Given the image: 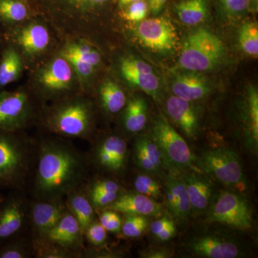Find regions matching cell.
I'll use <instances>...</instances> for the list:
<instances>
[{"mask_svg": "<svg viewBox=\"0 0 258 258\" xmlns=\"http://www.w3.org/2000/svg\"><path fill=\"white\" fill-rule=\"evenodd\" d=\"M35 13L55 30L60 40L81 38L92 42L105 53L102 40L104 16L111 0H28Z\"/></svg>", "mask_w": 258, "mask_h": 258, "instance_id": "7a4b0ae2", "label": "cell"}, {"mask_svg": "<svg viewBox=\"0 0 258 258\" xmlns=\"http://www.w3.org/2000/svg\"><path fill=\"white\" fill-rule=\"evenodd\" d=\"M5 44V40L4 35H3V31L2 30L1 27H0V52H1L2 49L4 46Z\"/></svg>", "mask_w": 258, "mask_h": 258, "instance_id": "7dc6e473", "label": "cell"}, {"mask_svg": "<svg viewBox=\"0 0 258 258\" xmlns=\"http://www.w3.org/2000/svg\"><path fill=\"white\" fill-rule=\"evenodd\" d=\"M98 221L101 225L106 229L107 232L114 234H119L121 232L122 220L120 213L110 210L104 209L100 214Z\"/></svg>", "mask_w": 258, "mask_h": 258, "instance_id": "ab89813d", "label": "cell"}, {"mask_svg": "<svg viewBox=\"0 0 258 258\" xmlns=\"http://www.w3.org/2000/svg\"><path fill=\"white\" fill-rule=\"evenodd\" d=\"M152 139L160 149L166 165L179 169L193 165V155L189 146L162 114L154 120Z\"/></svg>", "mask_w": 258, "mask_h": 258, "instance_id": "8fae6325", "label": "cell"}, {"mask_svg": "<svg viewBox=\"0 0 258 258\" xmlns=\"http://www.w3.org/2000/svg\"><path fill=\"white\" fill-rule=\"evenodd\" d=\"M106 209L114 210L122 215L159 216L162 210L154 200L138 192L122 191L118 198Z\"/></svg>", "mask_w": 258, "mask_h": 258, "instance_id": "603a6c76", "label": "cell"}, {"mask_svg": "<svg viewBox=\"0 0 258 258\" xmlns=\"http://www.w3.org/2000/svg\"><path fill=\"white\" fill-rule=\"evenodd\" d=\"M32 244L33 257L37 258L81 257L76 252L43 239L32 240Z\"/></svg>", "mask_w": 258, "mask_h": 258, "instance_id": "d6a6232c", "label": "cell"}, {"mask_svg": "<svg viewBox=\"0 0 258 258\" xmlns=\"http://www.w3.org/2000/svg\"><path fill=\"white\" fill-rule=\"evenodd\" d=\"M198 163L204 171L226 186H235L243 183L240 159L231 149L221 148L204 152Z\"/></svg>", "mask_w": 258, "mask_h": 258, "instance_id": "5bb4252c", "label": "cell"}, {"mask_svg": "<svg viewBox=\"0 0 258 258\" xmlns=\"http://www.w3.org/2000/svg\"><path fill=\"white\" fill-rule=\"evenodd\" d=\"M134 159L139 169L159 174L166 165L162 153L152 137L141 136L134 144Z\"/></svg>", "mask_w": 258, "mask_h": 258, "instance_id": "d4e9b609", "label": "cell"}, {"mask_svg": "<svg viewBox=\"0 0 258 258\" xmlns=\"http://www.w3.org/2000/svg\"><path fill=\"white\" fill-rule=\"evenodd\" d=\"M97 108L93 96L79 93L46 103L36 127L49 135L90 141L96 131Z\"/></svg>", "mask_w": 258, "mask_h": 258, "instance_id": "3957f363", "label": "cell"}, {"mask_svg": "<svg viewBox=\"0 0 258 258\" xmlns=\"http://www.w3.org/2000/svg\"><path fill=\"white\" fill-rule=\"evenodd\" d=\"M166 111L171 119L188 137L193 138L198 130V115L191 102L172 96L166 101Z\"/></svg>", "mask_w": 258, "mask_h": 258, "instance_id": "484cf974", "label": "cell"}, {"mask_svg": "<svg viewBox=\"0 0 258 258\" xmlns=\"http://www.w3.org/2000/svg\"><path fill=\"white\" fill-rule=\"evenodd\" d=\"M175 76L171 86L174 96L193 102L203 99L210 92L208 79L200 73L186 71Z\"/></svg>", "mask_w": 258, "mask_h": 258, "instance_id": "7402d4cb", "label": "cell"}, {"mask_svg": "<svg viewBox=\"0 0 258 258\" xmlns=\"http://www.w3.org/2000/svg\"><path fill=\"white\" fill-rule=\"evenodd\" d=\"M248 117L249 142L253 149L257 150L258 144V94L257 90L254 87L249 88L248 96Z\"/></svg>", "mask_w": 258, "mask_h": 258, "instance_id": "d590c367", "label": "cell"}, {"mask_svg": "<svg viewBox=\"0 0 258 258\" xmlns=\"http://www.w3.org/2000/svg\"><path fill=\"white\" fill-rule=\"evenodd\" d=\"M225 55L223 42L208 29L199 28L185 37L178 66L185 71L205 72L215 69Z\"/></svg>", "mask_w": 258, "mask_h": 258, "instance_id": "9c48e42d", "label": "cell"}, {"mask_svg": "<svg viewBox=\"0 0 258 258\" xmlns=\"http://www.w3.org/2000/svg\"><path fill=\"white\" fill-rule=\"evenodd\" d=\"M130 27L137 42L152 52L169 53L177 47V31L170 19L166 17L145 19Z\"/></svg>", "mask_w": 258, "mask_h": 258, "instance_id": "30bf717a", "label": "cell"}, {"mask_svg": "<svg viewBox=\"0 0 258 258\" xmlns=\"http://www.w3.org/2000/svg\"><path fill=\"white\" fill-rule=\"evenodd\" d=\"M33 257L31 237L23 235L0 244V258H30Z\"/></svg>", "mask_w": 258, "mask_h": 258, "instance_id": "1f68e13d", "label": "cell"}, {"mask_svg": "<svg viewBox=\"0 0 258 258\" xmlns=\"http://www.w3.org/2000/svg\"><path fill=\"white\" fill-rule=\"evenodd\" d=\"M189 248L197 255L209 258H235L240 254L234 241L214 235L197 237L190 242Z\"/></svg>", "mask_w": 258, "mask_h": 258, "instance_id": "44dd1931", "label": "cell"}, {"mask_svg": "<svg viewBox=\"0 0 258 258\" xmlns=\"http://www.w3.org/2000/svg\"><path fill=\"white\" fill-rule=\"evenodd\" d=\"M174 10L180 21L195 26L208 18V0H182L175 5Z\"/></svg>", "mask_w": 258, "mask_h": 258, "instance_id": "4dcf8cb0", "label": "cell"}, {"mask_svg": "<svg viewBox=\"0 0 258 258\" xmlns=\"http://www.w3.org/2000/svg\"><path fill=\"white\" fill-rule=\"evenodd\" d=\"M92 96L97 107L108 116L119 114L128 98L124 86L108 71L97 82Z\"/></svg>", "mask_w": 258, "mask_h": 258, "instance_id": "ac0fdd59", "label": "cell"}, {"mask_svg": "<svg viewBox=\"0 0 258 258\" xmlns=\"http://www.w3.org/2000/svg\"><path fill=\"white\" fill-rule=\"evenodd\" d=\"M239 43L244 53L257 58L258 56V26L255 22H247L241 27Z\"/></svg>", "mask_w": 258, "mask_h": 258, "instance_id": "836d02e7", "label": "cell"}, {"mask_svg": "<svg viewBox=\"0 0 258 258\" xmlns=\"http://www.w3.org/2000/svg\"><path fill=\"white\" fill-rule=\"evenodd\" d=\"M5 40L23 57L27 71L57 53L61 40L52 27L39 15L3 31Z\"/></svg>", "mask_w": 258, "mask_h": 258, "instance_id": "5b68a950", "label": "cell"}, {"mask_svg": "<svg viewBox=\"0 0 258 258\" xmlns=\"http://www.w3.org/2000/svg\"><path fill=\"white\" fill-rule=\"evenodd\" d=\"M149 5L146 0H139L118 10V18L128 24L129 26L137 25L147 18Z\"/></svg>", "mask_w": 258, "mask_h": 258, "instance_id": "e575fe53", "label": "cell"}, {"mask_svg": "<svg viewBox=\"0 0 258 258\" xmlns=\"http://www.w3.org/2000/svg\"><path fill=\"white\" fill-rule=\"evenodd\" d=\"M211 221L247 230L252 227V211L242 196L232 191L220 194L209 210Z\"/></svg>", "mask_w": 258, "mask_h": 258, "instance_id": "2e32d148", "label": "cell"}, {"mask_svg": "<svg viewBox=\"0 0 258 258\" xmlns=\"http://www.w3.org/2000/svg\"><path fill=\"white\" fill-rule=\"evenodd\" d=\"M37 15L28 0H0V27L9 30Z\"/></svg>", "mask_w": 258, "mask_h": 258, "instance_id": "f1b7e54d", "label": "cell"}, {"mask_svg": "<svg viewBox=\"0 0 258 258\" xmlns=\"http://www.w3.org/2000/svg\"><path fill=\"white\" fill-rule=\"evenodd\" d=\"M136 191L150 198H159L161 195V185L155 179L145 174H140L134 182Z\"/></svg>", "mask_w": 258, "mask_h": 258, "instance_id": "f35d334b", "label": "cell"}, {"mask_svg": "<svg viewBox=\"0 0 258 258\" xmlns=\"http://www.w3.org/2000/svg\"><path fill=\"white\" fill-rule=\"evenodd\" d=\"M25 71L26 66L22 56L12 44L5 42L0 52V90L19 81Z\"/></svg>", "mask_w": 258, "mask_h": 258, "instance_id": "4316f807", "label": "cell"}, {"mask_svg": "<svg viewBox=\"0 0 258 258\" xmlns=\"http://www.w3.org/2000/svg\"><path fill=\"white\" fill-rule=\"evenodd\" d=\"M84 190L88 197L101 195V194L120 195L123 191L121 186L116 181L108 178L94 180L84 188Z\"/></svg>", "mask_w": 258, "mask_h": 258, "instance_id": "74e56055", "label": "cell"}, {"mask_svg": "<svg viewBox=\"0 0 258 258\" xmlns=\"http://www.w3.org/2000/svg\"><path fill=\"white\" fill-rule=\"evenodd\" d=\"M174 225H175L174 222L169 217H161V218L158 219V220L152 222L150 226V231L152 235L156 237L159 233H161L162 231L165 230L166 229L169 228V227Z\"/></svg>", "mask_w": 258, "mask_h": 258, "instance_id": "7bdbcfd3", "label": "cell"}, {"mask_svg": "<svg viewBox=\"0 0 258 258\" xmlns=\"http://www.w3.org/2000/svg\"><path fill=\"white\" fill-rule=\"evenodd\" d=\"M37 140L25 132L0 130V189L24 191L30 182Z\"/></svg>", "mask_w": 258, "mask_h": 258, "instance_id": "277c9868", "label": "cell"}, {"mask_svg": "<svg viewBox=\"0 0 258 258\" xmlns=\"http://www.w3.org/2000/svg\"><path fill=\"white\" fill-rule=\"evenodd\" d=\"M28 73L27 84L44 103L82 93L72 66L57 52Z\"/></svg>", "mask_w": 258, "mask_h": 258, "instance_id": "8992f818", "label": "cell"}, {"mask_svg": "<svg viewBox=\"0 0 258 258\" xmlns=\"http://www.w3.org/2000/svg\"><path fill=\"white\" fill-rule=\"evenodd\" d=\"M68 211L64 198L30 202V225L32 240L42 237Z\"/></svg>", "mask_w": 258, "mask_h": 258, "instance_id": "e0dca14e", "label": "cell"}, {"mask_svg": "<svg viewBox=\"0 0 258 258\" xmlns=\"http://www.w3.org/2000/svg\"><path fill=\"white\" fill-rule=\"evenodd\" d=\"M107 231L97 219L90 224L84 232V239L94 247H101L107 240Z\"/></svg>", "mask_w": 258, "mask_h": 258, "instance_id": "60d3db41", "label": "cell"}, {"mask_svg": "<svg viewBox=\"0 0 258 258\" xmlns=\"http://www.w3.org/2000/svg\"><path fill=\"white\" fill-rule=\"evenodd\" d=\"M122 128L127 134L139 133L145 128L148 120V106L145 99L139 96H131L120 111Z\"/></svg>", "mask_w": 258, "mask_h": 258, "instance_id": "83f0119b", "label": "cell"}, {"mask_svg": "<svg viewBox=\"0 0 258 258\" xmlns=\"http://www.w3.org/2000/svg\"><path fill=\"white\" fill-rule=\"evenodd\" d=\"M166 2L167 0H148L149 9L153 15H157L160 13Z\"/></svg>", "mask_w": 258, "mask_h": 258, "instance_id": "ee69618b", "label": "cell"}, {"mask_svg": "<svg viewBox=\"0 0 258 258\" xmlns=\"http://www.w3.org/2000/svg\"><path fill=\"white\" fill-rule=\"evenodd\" d=\"M121 232L128 238H137L144 233L148 227V220L143 215H124Z\"/></svg>", "mask_w": 258, "mask_h": 258, "instance_id": "8d00e7d4", "label": "cell"}, {"mask_svg": "<svg viewBox=\"0 0 258 258\" xmlns=\"http://www.w3.org/2000/svg\"><path fill=\"white\" fill-rule=\"evenodd\" d=\"M186 186L191 210L203 213L211 208L214 200V186L207 178L196 172L184 171L181 174Z\"/></svg>", "mask_w": 258, "mask_h": 258, "instance_id": "ffe728a7", "label": "cell"}, {"mask_svg": "<svg viewBox=\"0 0 258 258\" xmlns=\"http://www.w3.org/2000/svg\"><path fill=\"white\" fill-rule=\"evenodd\" d=\"M57 53L72 66L81 92L92 96L97 82L108 71L106 54L95 44L81 38L61 40Z\"/></svg>", "mask_w": 258, "mask_h": 258, "instance_id": "52a82bcc", "label": "cell"}, {"mask_svg": "<svg viewBox=\"0 0 258 258\" xmlns=\"http://www.w3.org/2000/svg\"><path fill=\"white\" fill-rule=\"evenodd\" d=\"M3 195H1V194H0V200H1L2 198H3Z\"/></svg>", "mask_w": 258, "mask_h": 258, "instance_id": "c3c4849f", "label": "cell"}, {"mask_svg": "<svg viewBox=\"0 0 258 258\" xmlns=\"http://www.w3.org/2000/svg\"><path fill=\"white\" fill-rule=\"evenodd\" d=\"M128 144L123 137L108 134L93 144L90 160L99 170L120 175L128 161Z\"/></svg>", "mask_w": 258, "mask_h": 258, "instance_id": "9a60e30c", "label": "cell"}, {"mask_svg": "<svg viewBox=\"0 0 258 258\" xmlns=\"http://www.w3.org/2000/svg\"><path fill=\"white\" fill-rule=\"evenodd\" d=\"M66 139L50 135L37 140L31 176L34 199L64 198L83 184L87 169L86 159Z\"/></svg>", "mask_w": 258, "mask_h": 258, "instance_id": "6da1fadb", "label": "cell"}, {"mask_svg": "<svg viewBox=\"0 0 258 258\" xmlns=\"http://www.w3.org/2000/svg\"><path fill=\"white\" fill-rule=\"evenodd\" d=\"M69 211L74 215L81 227L83 236L85 230L96 220V210L90 202L83 184L71 191L64 198Z\"/></svg>", "mask_w": 258, "mask_h": 258, "instance_id": "f546056e", "label": "cell"}, {"mask_svg": "<svg viewBox=\"0 0 258 258\" xmlns=\"http://www.w3.org/2000/svg\"><path fill=\"white\" fill-rule=\"evenodd\" d=\"M221 3L228 13L237 14L248 8L249 0H221Z\"/></svg>", "mask_w": 258, "mask_h": 258, "instance_id": "b9f144b4", "label": "cell"}, {"mask_svg": "<svg viewBox=\"0 0 258 258\" xmlns=\"http://www.w3.org/2000/svg\"><path fill=\"white\" fill-rule=\"evenodd\" d=\"M45 104L27 83L14 91L0 90V130L25 132L36 126Z\"/></svg>", "mask_w": 258, "mask_h": 258, "instance_id": "ba28073f", "label": "cell"}, {"mask_svg": "<svg viewBox=\"0 0 258 258\" xmlns=\"http://www.w3.org/2000/svg\"><path fill=\"white\" fill-rule=\"evenodd\" d=\"M164 191L166 207L171 215L179 220L188 219L192 210L181 175L169 174L166 179Z\"/></svg>", "mask_w": 258, "mask_h": 258, "instance_id": "cb8c5ba5", "label": "cell"}, {"mask_svg": "<svg viewBox=\"0 0 258 258\" xmlns=\"http://www.w3.org/2000/svg\"><path fill=\"white\" fill-rule=\"evenodd\" d=\"M113 76L123 86L141 90L155 98L159 96V78L150 64L134 54H126L118 59Z\"/></svg>", "mask_w": 258, "mask_h": 258, "instance_id": "7c38bea8", "label": "cell"}, {"mask_svg": "<svg viewBox=\"0 0 258 258\" xmlns=\"http://www.w3.org/2000/svg\"><path fill=\"white\" fill-rule=\"evenodd\" d=\"M169 252H166V250H161V249H154V250H151L150 252L146 253V257L150 258H165L169 257Z\"/></svg>", "mask_w": 258, "mask_h": 258, "instance_id": "f6af8a7d", "label": "cell"}, {"mask_svg": "<svg viewBox=\"0 0 258 258\" xmlns=\"http://www.w3.org/2000/svg\"><path fill=\"white\" fill-rule=\"evenodd\" d=\"M137 1H139V0H118L117 1V5H118V10L123 9L125 7L128 6V5L135 3Z\"/></svg>", "mask_w": 258, "mask_h": 258, "instance_id": "bcb514c9", "label": "cell"}, {"mask_svg": "<svg viewBox=\"0 0 258 258\" xmlns=\"http://www.w3.org/2000/svg\"><path fill=\"white\" fill-rule=\"evenodd\" d=\"M38 239L50 241L83 257L84 236L77 220L69 210L53 227Z\"/></svg>", "mask_w": 258, "mask_h": 258, "instance_id": "d6986e66", "label": "cell"}, {"mask_svg": "<svg viewBox=\"0 0 258 258\" xmlns=\"http://www.w3.org/2000/svg\"><path fill=\"white\" fill-rule=\"evenodd\" d=\"M30 225V202L22 190L0 200V244L23 235Z\"/></svg>", "mask_w": 258, "mask_h": 258, "instance_id": "4fadbf2b", "label": "cell"}]
</instances>
